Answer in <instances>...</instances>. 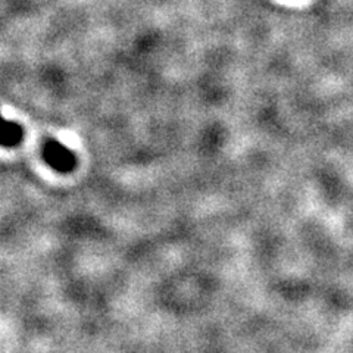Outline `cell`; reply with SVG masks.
I'll use <instances>...</instances> for the list:
<instances>
[{
    "label": "cell",
    "mask_w": 353,
    "mask_h": 353,
    "mask_svg": "<svg viewBox=\"0 0 353 353\" xmlns=\"http://www.w3.org/2000/svg\"><path fill=\"white\" fill-rule=\"evenodd\" d=\"M62 150V146H57V145H49V148L46 146V150L44 153L48 154L49 162L53 165V167H58L62 170V167H70V163H72V159H70V154L66 150L62 152V154H59Z\"/></svg>",
    "instance_id": "1"
},
{
    "label": "cell",
    "mask_w": 353,
    "mask_h": 353,
    "mask_svg": "<svg viewBox=\"0 0 353 353\" xmlns=\"http://www.w3.org/2000/svg\"><path fill=\"white\" fill-rule=\"evenodd\" d=\"M5 130H3V146H15L17 143H19L22 137V128L14 123H5Z\"/></svg>",
    "instance_id": "2"
}]
</instances>
